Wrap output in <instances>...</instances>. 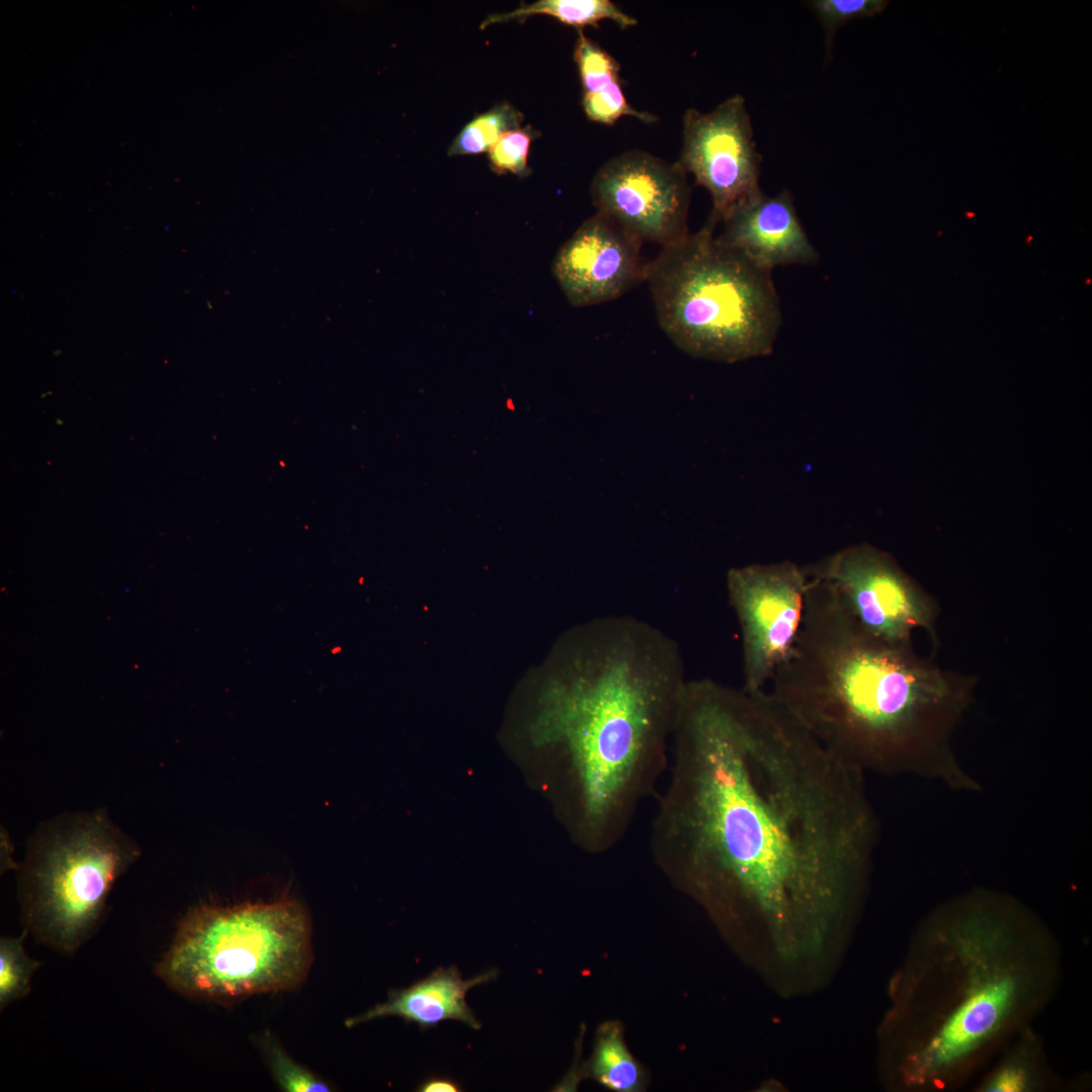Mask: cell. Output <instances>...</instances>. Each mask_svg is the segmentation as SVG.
Instances as JSON below:
<instances>
[{
    "instance_id": "cell-1",
    "label": "cell",
    "mask_w": 1092,
    "mask_h": 1092,
    "mask_svg": "<svg viewBox=\"0 0 1092 1092\" xmlns=\"http://www.w3.org/2000/svg\"><path fill=\"white\" fill-rule=\"evenodd\" d=\"M650 833L657 861L756 934L786 994L825 983L864 903L877 820L863 772L766 690L689 679Z\"/></svg>"
},
{
    "instance_id": "cell-2",
    "label": "cell",
    "mask_w": 1092,
    "mask_h": 1092,
    "mask_svg": "<svg viewBox=\"0 0 1092 1092\" xmlns=\"http://www.w3.org/2000/svg\"><path fill=\"white\" fill-rule=\"evenodd\" d=\"M535 684L528 761L576 845L610 850L668 769L689 679L675 640L627 615L576 627Z\"/></svg>"
},
{
    "instance_id": "cell-3",
    "label": "cell",
    "mask_w": 1092,
    "mask_h": 1092,
    "mask_svg": "<svg viewBox=\"0 0 1092 1092\" xmlns=\"http://www.w3.org/2000/svg\"><path fill=\"white\" fill-rule=\"evenodd\" d=\"M1060 945L1015 897L960 895L921 922L880 1029L888 1087H963L1041 1013L1060 985Z\"/></svg>"
},
{
    "instance_id": "cell-4",
    "label": "cell",
    "mask_w": 1092,
    "mask_h": 1092,
    "mask_svg": "<svg viewBox=\"0 0 1092 1092\" xmlns=\"http://www.w3.org/2000/svg\"><path fill=\"white\" fill-rule=\"evenodd\" d=\"M768 693L826 749L858 770L935 776L973 787L952 758L948 733L965 686L861 629L836 593L809 578L791 655Z\"/></svg>"
},
{
    "instance_id": "cell-5",
    "label": "cell",
    "mask_w": 1092,
    "mask_h": 1092,
    "mask_svg": "<svg viewBox=\"0 0 1092 1092\" xmlns=\"http://www.w3.org/2000/svg\"><path fill=\"white\" fill-rule=\"evenodd\" d=\"M707 220L646 265L657 322L687 354L732 363L768 355L782 323L766 270L721 243Z\"/></svg>"
},
{
    "instance_id": "cell-6",
    "label": "cell",
    "mask_w": 1092,
    "mask_h": 1092,
    "mask_svg": "<svg viewBox=\"0 0 1092 1092\" xmlns=\"http://www.w3.org/2000/svg\"><path fill=\"white\" fill-rule=\"evenodd\" d=\"M311 961L310 921L298 902L201 904L180 919L155 974L183 996L223 1004L294 989Z\"/></svg>"
},
{
    "instance_id": "cell-7",
    "label": "cell",
    "mask_w": 1092,
    "mask_h": 1092,
    "mask_svg": "<svg viewBox=\"0 0 1092 1092\" xmlns=\"http://www.w3.org/2000/svg\"><path fill=\"white\" fill-rule=\"evenodd\" d=\"M140 855L105 811L67 812L42 822L17 868L22 931L60 954L76 953L99 928L115 883Z\"/></svg>"
},
{
    "instance_id": "cell-8",
    "label": "cell",
    "mask_w": 1092,
    "mask_h": 1092,
    "mask_svg": "<svg viewBox=\"0 0 1092 1092\" xmlns=\"http://www.w3.org/2000/svg\"><path fill=\"white\" fill-rule=\"evenodd\" d=\"M809 577L792 561L731 568L727 594L741 632L743 686L765 690L791 655L802 626Z\"/></svg>"
},
{
    "instance_id": "cell-9",
    "label": "cell",
    "mask_w": 1092,
    "mask_h": 1092,
    "mask_svg": "<svg viewBox=\"0 0 1092 1092\" xmlns=\"http://www.w3.org/2000/svg\"><path fill=\"white\" fill-rule=\"evenodd\" d=\"M805 570L829 585L861 629L881 641L909 644L914 630H931L930 599L888 553L872 545L849 546Z\"/></svg>"
},
{
    "instance_id": "cell-10",
    "label": "cell",
    "mask_w": 1092,
    "mask_h": 1092,
    "mask_svg": "<svg viewBox=\"0 0 1092 1092\" xmlns=\"http://www.w3.org/2000/svg\"><path fill=\"white\" fill-rule=\"evenodd\" d=\"M590 196L597 212L638 240L663 247L690 233L691 188L686 171L643 151L608 160L595 174Z\"/></svg>"
},
{
    "instance_id": "cell-11",
    "label": "cell",
    "mask_w": 1092,
    "mask_h": 1092,
    "mask_svg": "<svg viewBox=\"0 0 1092 1092\" xmlns=\"http://www.w3.org/2000/svg\"><path fill=\"white\" fill-rule=\"evenodd\" d=\"M761 161L745 99L740 94L706 113L695 108L685 112L677 163L710 193L709 219L715 224L735 206L762 192Z\"/></svg>"
},
{
    "instance_id": "cell-12",
    "label": "cell",
    "mask_w": 1092,
    "mask_h": 1092,
    "mask_svg": "<svg viewBox=\"0 0 1092 1092\" xmlns=\"http://www.w3.org/2000/svg\"><path fill=\"white\" fill-rule=\"evenodd\" d=\"M642 243L596 212L560 247L552 272L568 302L587 306L614 300L645 280Z\"/></svg>"
},
{
    "instance_id": "cell-13",
    "label": "cell",
    "mask_w": 1092,
    "mask_h": 1092,
    "mask_svg": "<svg viewBox=\"0 0 1092 1092\" xmlns=\"http://www.w3.org/2000/svg\"><path fill=\"white\" fill-rule=\"evenodd\" d=\"M721 222L716 238L766 270L819 260L788 190L776 196L761 192L735 206Z\"/></svg>"
},
{
    "instance_id": "cell-14",
    "label": "cell",
    "mask_w": 1092,
    "mask_h": 1092,
    "mask_svg": "<svg viewBox=\"0 0 1092 1092\" xmlns=\"http://www.w3.org/2000/svg\"><path fill=\"white\" fill-rule=\"evenodd\" d=\"M496 975V970L490 969L463 980L455 966L440 967L407 988L390 990L385 1002L347 1019L345 1024L353 1027L373 1019L397 1016L417 1023L422 1030L448 1019L459 1020L477 1030L481 1023L467 1005L466 994L474 986L495 979Z\"/></svg>"
},
{
    "instance_id": "cell-15",
    "label": "cell",
    "mask_w": 1092,
    "mask_h": 1092,
    "mask_svg": "<svg viewBox=\"0 0 1092 1092\" xmlns=\"http://www.w3.org/2000/svg\"><path fill=\"white\" fill-rule=\"evenodd\" d=\"M988 1065L978 1092H1041L1054 1086V1075L1041 1040L1031 1026L1008 1042Z\"/></svg>"
},
{
    "instance_id": "cell-16",
    "label": "cell",
    "mask_w": 1092,
    "mask_h": 1092,
    "mask_svg": "<svg viewBox=\"0 0 1092 1092\" xmlns=\"http://www.w3.org/2000/svg\"><path fill=\"white\" fill-rule=\"evenodd\" d=\"M533 15H548L558 21L582 30L584 26L599 27L603 20H612L620 27L627 28L637 20L622 11L610 0H539L522 5L514 11L495 13L487 16L481 23L483 29L495 22L524 20Z\"/></svg>"
},
{
    "instance_id": "cell-17",
    "label": "cell",
    "mask_w": 1092,
    "mask_h": 1092,
    "mask_svg": "<svg viewBox=\"0 0 1092 1092\" xmlns=\"http://www.w3.org/2000/svg\"><path fill=\"white\" fill-rule=\"evenodd\" d=\"M589 1071L599 1083L617 1092L639 1091L644 1086L643 1070L627 1049L616 1023L600 1028Z\"/></svg>"
},
{
    "instance_id": "cell-18",
    "label": "cell",
    "mask_w": 1092,
    "mask_h": 1092,
    "mask_svg": "<svg viewBox=\"0 0 1092 1092\" xmlns=\"http://www.w3.org/2000/svg\"><path fill=\"white\" fill-rule=\"evenodd\" d=\"M524 115L508 102L475 116L458 133L448 155H474L488 151L506 132L520 128Z\"/></svg>"
},
{
    "instance_id": "cell-19",
    "label": "cell",
    "mask_w": 1092,
    "mask_h": 1092,
    "mask_svg": "<svg viewBox=\"0 0 1092 1092\" xmlns=\"http://www.w3.org/2000/svg\"><path fill=\"white\" fill-rule=\"evenodd\" d=\"M22 931L18 936L0 938V1009L21 1000L30 992L31 979L40 963L25 950Z\"/></svg>"
},
{
    "instance_id": "cell-20",
    "label": "cell",
    "mask_w": 1092,
    "mask_h": 1092,
    "mask_svg": "<svg viewBox=\"0 0 1092 1092\" xmlns=\"http://www.w3.org/2000/svg\"><path fill=\"white\" fill-rule=\"evenodd\" d=\"M582 87V94L594 93L622 82L616 59L600 44L578 30L573 52Z\"/></svg>"
},
{
    "instance_id": "cell-21",
    "label": "cell",
    "mask_w": 1092,
    "mask_h": 1092,
    "mask_svg": "<svg viewBox=\"0 0 1092 1092\" xmlns=\"http://www.w3.org/2000/svg\"><path fill=\"white\" fill-rule=\"evenodd\" d=\"M260 1048L281 1090L287 1092L332 1091L327 1082L296 1063L270 1033L267 1032L261 1037Z\"/></svg>"
},
{
    "instance_id": "cell-22",
    "label": "cell",
    "mask_w": 1092,
    "mask_h": 1092,
    "mask_svg": "<svg viewBox=\"0 0 1092 1092\" xmlns=\"http://www.w3.org/2000/svg\"><path fill=\"white\" fill-rule=\"evenodd\" d=\"M809 6L822 25L826 55L831 54L837 30L848 21L881 13L889 4L884 0H812Z\"/></svg>"
},
{
    "instance_id": "cell-23",
    "label": "cell",
    "mask_w": 1092,
    "mask_h": 1092,
    "mask_svg": "<svg viewBox=\"0 0 1092 1092\" xmlns=\"http://www.w3.org/2000/svg\"><path fill=\"white\" fill-rule=\"evenodd\" d=\"M540 132L530 125L504 133L488 150L490 168L497 174L512 173L527 176L530 173L528 156L532 142Z\"/></svg>"
},
{
    "instance_id": "cell-24",
    "label": "cell",
    "mask_w": 1092,
    "mask_h": 1092,
    "mask_svg": "<svg viewBox=\"0 0 1092 1092\" xmlns=\"http://www.w3.org/2000/svg\"><path fill=\"white\" fill-rule=\"evenodd\" d=\"M581 105L589 120L607 125L614 124L625 115L648 123L656 120V116L638 111L628 103L622 82L598 92L582 94Z\"/></svg>"
},
{
    "instance_id": "cell-25",
    "label": "cell",
    "mask_w": 1092,
    "mask_h": 1092,
    "mask_svg": "<svg viewBox=\"0 0 1092 1092\" xmlns=\"http://www.w3.org/2000/svg\"><path fill=\"white\" fill-rule=\"evenodd\" d=\"M420 1092H459L462 1088L455 1080L447 1077H431L420 1084Z\"/></svg>"
}]
</instances>
